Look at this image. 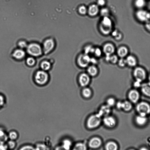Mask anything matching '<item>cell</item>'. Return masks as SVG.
<instances>
[{"instance_id":"1","label":"cell","mask_w":150,"mask_h":150,"mask_svg":"<svg viewBox=\"0 0 150 150\" xmlns=\"http://www.w3.org/2000/svg\"><path fill=\"white\" fill-rule=\"evenodd\" d=\"M134 16L138 21L145 23L150 20V10H147L145 8L136 9Z\"/></svg>"},{"instance_id":"12","label":"cell","mask_w":150,"mask_h":150,"mask_svg":"<svg viewBox=\"0 0 150 150\" xmlns=\"http://www.w3.org/2000/svg\"><path fill=\"white\" fill-rule=\"evenodd\" d=\"M128 97L132 102L135 103L137 102L139 99V94L136 90H132L129 92Z\"/></svg>"},{"instance_id":"48","label":"cell","mask_w":150,"mask_h":150,"mask_svg":"<svg viewBox=\"0 0 150 150\" xmlns=\"http://www.w3.org/2000/svg\"><path fill=\"white\" fill-rule=\"evenodd\" d=\"M98 4L100 6L104 5L105 3V1L104 0H98Z\"/></svg>"},{"instance_id":"37","label":"cell","mask_w":150,"mask_h":150,"mask_svg":"<svg viewBox=\"0 0 150 150\" xmlns=\"http://www.w3.org/2000/svg\"><path fill=\"white\" fill-rule=\"evenodd\" d=\"M48 149L47 146L45 144H38L36 146L35 149L36 150H46Z\"/></svg>"},{"instance_id":"6","label":"cell","mask_w":150,"mask_h":150,"mask_svg":"<svg viewBox=\"0 0 150 150\" xmlns=\"http://www.w3.org/2000/svg\"><path fill=\"white\" fill-rule=\"evenodd\" d=\"M133 76L136 81L140 82L144 80L146 77V73L142 67H138L135 68L133 71Z\"/></svg>"},{"instance_id":"2","label":"cell","mask_w":150,"mask_h":150,"mask_svg":"<svg viewBox=\"0 0 150 150\" xmlns=\"http://www.w3.org/2000/svg\"><path fill=\"white\" fill-rule=\"evenodd\" d=\"M27 51L28 53L33 57H38L42 54V49L41 46L36 43H31L27 47Z\"/></svg>"},{"instance_id":"46","label":"cell","mask_w":150,"mask_h":150,"mask_svg":"<svg viewBox=\"0 0 150 150\" xmlns=\"http://www.w3.org/2000/svg\"><path fill=\"white\" fill-rule=\"evenodd\" d=\"M97 61L94 58L91 57L90 59V63H91L93 65H95L97 63Z\"/></svg>"},{"instance_id":"31","label":"cell","mask_w":150,"mask_h":150,"mask_svg":"<svg viewBox=\"0 0 150 150\" xmlns=\"http://www.w3.org/2000/svg\"><path fill=\"white\" fill-rule=\"evenodd\" d=\"M71 145V142L69 140L66 139L63 142V148L64 149L68 150L69 149Z\"/></svg>"},{"instance_id":"28","label":"cell","mask_w":150,"mask_h":150,"mask_svg":"<svg viewBox=\"0 0 150 150\" xmlns=\"http://www.w3.org/2000/svg\"><path fill=\"white\" fill-rule=\"evenodd\" d=\"M86 149V145L82 143H79L76 144L74 149V150H85Z\"/></svg>"},{"instance_id":"45","label":"cell","mask_w":150,"mask_h":150,"mask_svg":"<svg viewBox=\"0 0 150 150\" xmlns=\"http://www.w3.org/2000/svg\"><path fill=\"white\" fill-rule=\"evenodd\" d=\"M145 23V26L146 30L150 32V20Z\"/></svg>"},{"instance_id":"10","label":"cell","mask_w":150,"mask_h":150,"mask_svg":"<svg viewBox=\"0 0 150 150\" xmlns=\"http://www.w3.org/2000/svg\"><path fill=\"white\" fill-rule=\"evenodd\" d=\"M90 76L87 73L81 74L79 77V81L80 85L82 87L88 85L90 81Z\"/></svg>"},{"instance_id":"51","label":"cell","mask_w":150,"mask_h":150,"mask_svg":"<svg viewBox=\"0 0 150 150\" xmlns=\"http://www.w3.org/2000/svg\"><path fill=\"white\" fill-rule=\"evenodd\" d=\"M118 33V32L117 31L115 30L112 32V35L115 37L116 36Z\"/></svg>"},{"instance_id":"34","label":"cell","mask_w":150,"mask_h":150,"mask_svg":"<svg viewBox=\"0 0 150 150\" xmlns=\"http://www.w3.org/2000/svg\"><path fill=\"white\" fill-rule=\"evenodd\" d=\"M18 137L17 133L15 131L11 132L8 135V137L11 140H14L17 139Z\"/></svg>"},{"instance_id":"25","label":"cell","mask_w":150,"mask_h":150,"mask_svg":"<svg viewBox=\"0 0 150 150\" xmlns=\"http://www.w3.org/2000/svg\"><path fill=\"white\" fill-rule=\"evenodd\" d=\"M51 66L50 63L47 60L43 61L40 64V67L42 70L45 71L49 70L51 67Z\"/></svg>"},{"instance_id":"19","label":"cell","mask_w":150,"mask_h":150,"mask_svg":"<svg viewBox=\"0 0 150 150\" xmlns=\"http://www.w3.org/2000/svg\"><path fill=\"white\" fill-rule=\"evenodd\" d=\"M126 64L131 67L135 66L137 64V61L135 57L132 55H129L125 59Z\"/></svg>"},{"instance_id":"23","label":"cell","mask_w":150,"mask_h":150,"mask_svg":"<svg viewBox=\"0 0 150 150\" xmlns=\"http://www.w3.org/2000/svg\"><path fill=\"white\" fill-rule=\"evenodd\" d=\"M105 147L107 150H116L117 149L118 146L115 142L110 141L106 144Z\"/></svg>"},{"instance_id":"5","label":"cell","mask_w":150,"mask_h":150,"mask_svg":"<svg viewBox=\"0 0 150 150\" xmlns=\"http://www.w3.org/2000/svg\"><path fill=\"white\" fill-rule=\"evenodd\" d=\"M101 122V116L98 114L91 116L87 121V126L91 129L94 128L98 126Z\"/></svg>"},{"instance_id":"15","label":"cell","mask_w":150,"mask_h":150,"mask_svg":"<svg viewBox=\"0 0 150 150\" xmlns=\"http://www.w3.org/2000/svg\"><path fill=\"white\" fill-rule=\"evenodd\" d=\"M102 142L99 138L95 137L91 139L88 143L89 146L92 148H96L99 147L101 145Z\"/></svg>"},{"instance_id":"11","label":"cell","mask_w":150,"mask_h":150,"mask_svg":"<svg viewBox=\"0 0 150 150\" xmlns=\"http://www.w3.org/2000/svg\"><path fill=\"white\" fill-rule=\"evenodd\" d=\"M115 49L113 44L110 43H107L104 45L102 50L105 56H110L114 52Z\"/></svg>"},{"instance_id":"44","label":"cell","mask_w":150,"mask_h":150,"mask_svg":"<svg viewBox=\"0 0 150 150\" xmlns=\"http://www.w3.org/2000/svg\"><path fill=\"white\" fill-rule=\"evenodd\" d=\"M7 145H6L4 143H0V150H5L8 148Z\"/></svg>"},{"instance_id":"36","label":"cell","mask_w":150,"mask_h":150,"mask_svg":"<svg viewBox=\"0 0 150 150\" xmlns=\"http://www.w3.org/2000/svg\"><path fill=\"white\" fill-rule=\"evenodd\" d=\"M117 62L119 66L121 67H124L126 64L125 59L123 58H121V59L118 60Z\"/></svg>"},{"instance_id":"53","label":"cell","mask_w":150,"mask_h":150,"mask_svg":"<svg viewBox=\"0 0 150 150\" xmlns=\"http://www.w3.org/2000/svg\"></svg>"},{"instance_id":"18","label":"cell","mask_w":150,"mask_h":150,"mask_svg":"<svg viewBox=\"0 0 150 150\" xmlns=\"http://www.w3.org/2000/svg\"><path fill=\"white\" fill-rule=\"evenodd\" d=\"M128 52V50L126 47L122 46L118 48L117 53L119 57L120 58H123L127 55Z\"/></svg>"},{"instance_id":"42","label":"cell","mask_w":150,"mask_h":150,"mask_svg":"<svg viewBox=\"0 0 150 150\" xmlns=\"http://www.w3.org/2000/svg\"><path fill=\"white\" fill-rule=\"evenodd\" d=\"M79 12L81 14H85L86 11V8L84 6L80 7L79 9Z\"/></svg>"},{"instance_id":"40","label":"cell","mask_w":150,"mask_h":150,"mask_svg":"<svg viewBox=\"0 0 150 150\" xmlns=\"http://www.w3.org/2000/svg\"><path fill=\"white\" fill-rule=\"evenodd\" d=\"M7 145L9 148L13 149L15 147L16 144L13 140H11L8 142Z\"/></svg>"},{"instance_id":"35","label":"cell","mask_w":150,"mask_h":150,"mask_svg":"<svg viewBox=\"0 0 150 150\" xmlns=\"http://www.w3.org/2000/svg\"><path fill=\"white\" fill-rule=\"evenodd\" d=\"M102 52V50L99 48H95L93 54L96 57H100L101 56Z\"/></svg>"},{"instance_id":"38","label":"cell","mask_w":150,"mask_h":150,"mask_svg":"<svg viewBox=\"0 0 150 150\" xmlns=\"http://www.w3.org/2000/svg\"><path fill=\"white\" fill-rule=\"evenodd\" d=\"M18 45L20 48L22 49L26 48L28 46L27 43L24 41H19L18 43Z\"/></svg>"},{"instance_id":"4","label":"cell","mask_w":150,"mask_h":150,"mask_svg":"<svg viewBox=\"0 0 150 150\" xmlns=\"http://www.w3.org/2000/svg\"><path fill=\"white\" fill-rule=\"evenodd\" d=\"M136 110L140 115L146 116L150 113V105L146 102H142L136 106Z\"/></svg>"},{"instance_id":"49","label":"cell","mask_w":150,"mask_h":150,"mask_svg":"<svg viewBox=\"0 0 150 150\" xmlns=\"http://www.w3.org/2000/svg\"><path fill=\"white\" fill-rule=\"evenodd\" d=\"M115 38L117 40H119L120 39L122 38V35L120 33H118L117 34Z\"/></svg>"},{"instance_id":"41","label":"cell","mask_w":150,"mask_h":150,"mask_svg":"<svg viewBox=\"0 0 150 150\" xmlns=\"http://www.w3.org/2000/svg\"><path fill=\"white\" fill-rule=\"evenodd\" d=\"M21 150H34L35 149L32 146L30 145H26L22 147L21 149Z\"/></svg>"},{"instance_id":"29","label":"cell","mask_w":150,"mask_h":150,"mask_svg":"<svg viewBox=\"0 0 150 150\" xmlns=\"http://www.w3.org/2000/svg\"><path fill=\"white\" fill-rule=\"evenodd\" d=\"M82 94L83 96L86 98H89L91 95V91L88 88H84L83 90Z\"/></svg>"},{"instance_id":"47","label":"cell","mask_w":150,"mask_h":150,"mask_svg":"<svg viewBox=\"0 0 150 150\" xmlns=\"http://www.w3.org/2000/svg\"><path fill=\"white\" fill-rule=\"evenodd\" d=\"M4 103V98L1 95H0V107L2 106Z\"/></svg>"},{"instance_id":"39","label":"cell","mask_w":150,"mask_h":150,"mask_svg":"<svg viewBox=\"0 0 150 150\" xmlns=\"http://www.w3.org/2000/svg\"><path fill=\"white\" fill-rule=\"evenodd\" d=\"M115 103V101L113 98H110L107 100V105L110 107L114 105Z\"/></svg>"},{"instance_id":"8","label":"cell","mask_w":150,"mask_h":150,"mask_svg":"<svg viewBox=\"0 0 150 150\" xmlns=\"http://www.w3.org/2000/svg\"><path fill=\"white\" fill-rule=\"evenodd\" d=\"M112 23L110 19L105 17L102 22L100 29L101 32L104 34H108L110 31L111 28Z\"/></svg>"},{"instance_id":"13","label":"cell","mask_w":150,"mask_h":150,"mask_svg":"<svg viewBox=\"0 0 150 150\" xmlns=\"http://www.w3.org/2000/svg\"><path fill=\"white\" fill-rule=\"evenodd\" d=\"M103 122L107 127H113L115 126L116 124L115 119L112 116H106L103 119Z\"/></svg>"},{"instance_id":"24","label":"cell","mask_w":150,"mask_h":150,"mask_svg":"<svg viewBox=\"0 0 150 150\" xmlns=\"http://www.w3.org/2000/svg\"><path fill=\"white\" fill-rule=\"evenodd\" d=\"M98 8L97 6L93 5L91 6L88 9V13L90 15L94 16L96 15L98 13Z\"/></svg>"},{"instance_id":"3","label":"cell","mask_w":150,"mask_h":150,"mask_svg":"<svg viewBox=\"0 0 150 150\" xmlns=\"http://www.w3.org/2000/svg\"><path fill=\"white\" fill-rule=\"evenodd\" d=\"M48 75L45 71L41 70L38 71L35 75V80L38 84L43 85L45 84L48 80Z\"/></svg>"},{"instance_id":"7","label":"cell","mask_w":150,"mask_h":150,"mask_svg":"<svg viewBox=\"0 0 150 150\" xmlns=\"http://www.w3.org/2000/svg\"><path fill=\"white\" fill-rule=\"evenodd\" d=\"M91 57L89 55L84 53L78 57L77 62L79 65L82 68L87 67L90 63Z\"/></svg>"},{"instance_id":"17","label":"cell","mask_w":150,"mask_h":150,"mask_svg":"<svg viewBox=\"0 0 150 150\" xmlns=\"http://www.w3.org/2000/svg\"><path fill=\"white\" fill-rule=\"evenodd\" d=\"M87 74L91 76H95L98 74V70L95 65L88 66L87 69Z\"/></svg>"},{"instance_id":"20","label":"cell","mask_w":150,"mask_h":150,"mask_svg":"<svg viewBox=\"0 0 150 150\" xmlns=\"http://www.w3.org/2000/svg\"><path fill=\"white\" fill-rule=\"evenodd\" d=\"M108 105L102 106L98 114L101 117V116H107L110 112V108Z\"/></svg>"},{"instance_id":"52","label":"cell","mask_w":150,"mask_h":150,"mask_svg":"<svg viewBox=\"0 0 150 150\" xmlns=\"http://www.w3.org/2000/svg\"><path fill=\"white\" fill-rule=\"evenodd\" d=\"M149 81L150 82V75L149 76Z\"/></svg>"},{"instance_id":"16","label":"cell","mask_w":150,"mask_h":150,"mask_svg":"<svg viewBox=\"0 0 150 150\" xmlns=\"http://www.w3.org/2000/svg\"><path fill=\"white\" fill-rule=\"evenodd\" d=\"M25 55V52L22 49L15 50L13 53V56L15 59L20 60L23 59Z\"/></svg>"},{"instance_id":"22","label":"cell","mask_w":150,"mask_h":150,"mask_svg":"<svg viewBox=\"0 0 150 150\" xmlns=\"http://www.w3.org/2000/svg\"><path fill=\"white\" fill-rule=\"evenodd\" d=\"M142 92L146 96L150 97V84L144 85L141 88Z\"/></svg>"},{"instance_id":"30","label":"cell","mask_w":150,"mask_h":150,"mask_svg":"<svg viewBox=\"0 0 150 150\" xmlns=\"http://www.w3.org/2000/svg\"><path fill=\"white\" fill-rule=\"evenodd\" d=\"M95 48L91 45H88L84 49L85 53L89 55L90 54H93Z\"/></svg>"},{"instance_id":"32","label":"cell","mask_w":150,"mask_h":150,"mask_svg":"<svg viewBox=\"0 0 150 150\" xmlns=\"http://www.w3.org/2000/svg\"><path fill=\"white\" fill-rule=\"evenodd\" d=\"M35 62V59L32 57H28L26 60V63L27 64L30 66L34 65Z\"/></svg>"},{"instance_id":"33","label":"cell","mask_w":150,"mask_h":150,"mask_svg":"<svg viewBox=\"0 0 150 150\" xmlns=\"http://www.w3.org/2000/svg\"><path fill=\"white\" fill-rule=\"evenodd\" d=\"M118 58L117 55L115 54H112L110 57L109 62L113 64H116L118 62Z\"/></svg>"},{"instance_id":"27","label":"cell","mask_w":150,"mask_h":150,"mask_svg":"<svg viewBox=\"0 0 150 150\" xmlns=\"http://www.w3.org/2000/svg\"><path fill=\"white\" fill-rule=\"evenodd\" d=\"M8 137L4 131L0 129V143H4L7 140Z\"/></svg>"},{"instance_id":"14","label":"cell","mask_w":150,"mask_h":150,"mask_svg":"<svg viewBox=\"0 0 150 150\" xmlns=\"http://www.w3.org/2000/svg\"><path fill=\"white\" fill-rule=\"evenodd\" d=\"M147 0H134L133 5L136 9L145 8L147 5Z\"/></svg>"},{"instance_id":"50","label":"cell","mask_w":150,"mask_h":150,"mask_svg":"<svg viewBox=\"0 0 150 150\" xmlns=\"http://www.w3.org/2000/svg\"><path fill=\"white\" fill-rule=\"evenodd\" d=\"M122 102H120L117 103V106L118 108L120 109L122 108Z\"/></svg>"},{"instance_id":"43","label":"cell","mask_w":150,"mask_h":150,"mask_svg":"<svg viewBox=\"0 0 150 150\" xmlns=\"http://www.w3.org/2000/svg\"><path fill=\"white\" fill-rule=\"evenodd\" d=\"M108 13V10L106 8H103L101 11V13L102 15L104 16H107Z\"/></svg>"},{"instance_id":"9","label":"cell","mask_w":150,"mask_h":150,"mask_svg":"<svg viewBox=\"0 0 150 150\" xmlns=\"http://www.w3.org/2000/svg\"><path fill=\"white\" fill-rule=\"evenodd\" d=\"M55 42L52 39H47L43 43L42 50L45 54H48L53 50Z\"/></svg>"},{"instance_id":"21","label":"cell","mask_w":150,"mask_h":150,"mask_svg":"<svg viewBox=\"0 0 150 150\" xmlns=\"http://www.w3.org/2000/svg\"><path fill=\"white\" fill-rule=\"evenodd\" d=\"M147 119L146 116L139 115L137 116L135 118V121L137 124L140 126L144 125L146 122Z\"/></svg>"},{"instance_id":"26","label":"cell","mask_w":150,"mask_h":150,"mask_svg":"<svg viewBox=\"0 0 150 150\" xmlns=\"http://www.w3.org/2000/svg\"><path fill=\"white\" fill-rule=\"evenodd\" d=\"M132 108V105L130 102L126 101L122 102V108L125 111H128L131 109Z\"/></svg>"}]
</instances>
